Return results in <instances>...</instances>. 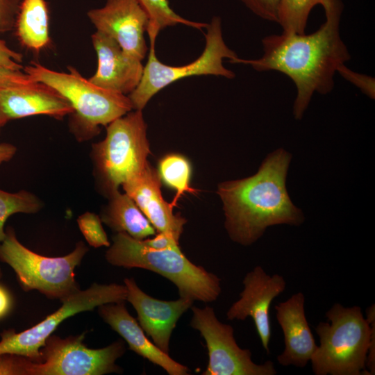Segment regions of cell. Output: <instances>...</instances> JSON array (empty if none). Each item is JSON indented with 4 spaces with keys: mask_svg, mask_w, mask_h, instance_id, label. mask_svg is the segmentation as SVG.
I'll use <instances>...</instances> for the list:
<instances>
[{
    "mask_svg": "<svg viewBox=\"0 0 375 375\" xmlns=\"http://www.w3.org/2000/svg\"><path fill=\"white\" fill-rule=\"evenodd\" d=\"M315 0H279L278 23L283 32L304 34L310 12Z\"/></svg>",
    "mask_w": 375,
    "mask_h": 375,
    "instance_id": "obj_25",
    "label": "cell"
},
{
    "mask_svg": "<svg viewBox=\"0 0 375 375\" xmlns=\"http://www.w3.org/2000/svg\"><path fill=\"white\" fill-rule=\"evenodd\" d=\"M146 12L149 24L148 34L158 35L159 32L167 26L178 24L194 28H206L208 24L192 22L176 13L170 7L168 0H138Z\"/></svg>",
    "mask_w": 375,
    "mask_h": 375,
    "instance_id": "obj_23",
    "label": "cell"
},
{
    "mask_svg": "<svg viewBox=\"0 0 375 375\" xmlns=\"http://www.w3.org/2000/svg\"><path fill=\"white\" fill-rule=\"evenodd\" d=\"M22 0H0V28L2 31L14 28L19 6Z\"/></svg>",
    "mask_w": 375,
    "mask_h": 375,
    "instance_id": "obj_29",
    "label": "cell"
},
{
    "mask_svg": "<svg viewBox=\"0 0 375 375\" xmlns=\"http://www.w3.org/2000/svg\"><path fill=\"white\" fill-rule=\"evenodd\" d=\"M88 250L81 241L67 255L44 256L24 246L9 228L0 243V260L12 268L24 290H38L47 297L62 302L80 290L74 270Z\"/></svg>",
    "mask_w": 375,
    "mask_h": 375,
    "instance_id": "obj_8",
    "label": "cell"
},
{
    "mask_svg": "<svg viewBox=\"0 0 375 375\" xmlns=\"http://www.w3.org/2000/svg\"><path fill=\"white\" fill-rule=\"evenodd\" d=\"M126 294V286L117 283H93L86 290H79L36 325L19 333L12 329L1 333L0 355L13 354L35 360L47 338L65 319L102 304L125 301Z\"/></svg>",
    "mask_w": 375,
    "mask_h": 375,
    "instance_id": "obj_10",
    "label": "cell"
},
{
    "mask_svg": "<svg viewBox=\"0 0 375 375\" xmlns=\"http://www.w3.org/2000/svg\"><path fill=\"white\" fill-rule=\"evenodd\" d=\"M34 82L24 72L0 67V90L27 85Z\"/></svg>",
    "mask_w": 375,
    "mask_h": 375,
    "instance_id": "obj_31",
    "label": "cell"
},
{
    "mask_svg": "<svg viewBox=\"0 0 375 375\" xmlns=\"http://www.w3.org/2000/svg\"><path fill=\"white\" fill-rule=\"evenodd\" d=\"M14 28L20 43L39 53L50 43L49 12L45 0H22Z\"/></svg>",
    "mask_w": 375,
    "mask_h": 375,
    "instance_id": "obj_21",
    "label": "cell"
},
{
    "mask_svg": "<svg viewBox=\"0 0 375 375\" xmlns=\"http://www.w3.org/2000/svg\"><path fill=\"white\" fill-rule=\"evenodd\" d=\"M112 240L105 255L110 265L157 273L176 286L181 297L208 303L220 295V278L192 263L178 245L154 249L125 233H116Z\"/></svg>",
    "mask_w": 375,
    "mask_h": 375,
    "instance_id": "obj_5",
    "label": "cell"
},
{
    "mask_svg": "<svg viewBox=\"0 0 375 375\" xmlns=\"http://www.w3.org/2000/svg\"><path fill=\"white\" fill-rule=\"evenodd\" d=\"M77 224L84 238L90 246L98 248L110 245L99 215L85 212L78 217Z\"/></svg>",
    "mask_w": 375,
    "mask_h": 375,
    "instance_id": "obj_26",
    "label": "cell"
},
{
    "mask_svg": "<svg viewBox=\"0 0 375 375\" xmlns=\"http://www.w3.org/2000/svg\"><path fill=\"white\" fill-rule=\"evenodd\" d=\"M305 301L304 294L299 292L274 307L285 344L276 359L283 367H305L317 347L306 319Z\"/></svg>",
    "mask_w": 375,
    "mask_h": 375,
    "instance_id": "obj_16",
    "label": "cell"
},
{
    "mask_svg": "<svg viewBox=\"0 0 375 375\" xmlns=\"http://www.w3.org/2000/svg\"><path fill=\"white\" fill-rule=\"evenodd\" d=\"M341 0H333L326 22L312 33H282L262 40L263 55L257 59L237 57L234 64L251 65L258 72L277 71L288 76L297 88L293 114L301 119L314 92L329 93L338 67L351 59L340 33Z\"/></svg>",
    "mask_w": 375,
    "mask_h": 375,
    "instance_id": "obj_1",
    "label": "cell"
},
{
    "mask_svg": "<svg viewBox=\"0 0 375 375\" xmlns=\"http://www.w3.org/2000/svg\"><path fill=\"white\" fill-rule=\"evenodd\" d=\"M142 110H135L106 126L105 138L92 144L90 158L97 191L108 198L138 176L150 153Z\"/></svg>",
    "mask_w": 375,
    "mask_h": 375,
    "instance_id": "obj_7",
    "label": "cell"
},
{
    "mask_svg": "<svg viewBox=\"0 0 375 375\" xmlns=\"http://www.w3.org/2000/svg\"><path fill=\"white\" fill-rule=\"evenodd\" d=\"M328 322L315 328L317 345L310 362L315 375H369L366 360L370 339L375 329V306L364 317L358 306L333 304L326 311Z\"/></svg>",
    "mask_w": 375,
    "mask_h": 375,
    "instance_id": "obj_3",
    "label": "cell"
},
{
    "mask_svg": "<svg viewBox=\"0 0 375 375\" xmlns=\"http://www.w3.org/2000/svg\"><path fill=\"white\" fill-rule=\"evenodd\" d=\"M9 120L3 113V110L0 106V133L3 126L8 122Z\"/></svg>",
    "mask_w": 375,
    "mask_h": 375,
    "instance_id": "obj_36",
    "label": "cell"
},
{
    "mask_svg": "<svg viewBox=\"0 0 375 375\" xmlns=\"http://www.w3.org/2000/svg\"><path fill=\"white\" fill-rule=\"evenodd\" d=\"M124 282L127 290L126 301L136 310L140 326L156 346L169 353L173 330L194 301L181 297L174 301L157 299L143 292L133 278H126Z\"/></svg>",
    "mask_w": 375,
    "mask_h": 375,
    "instance_id": "obj_14",
    "label": "cell"
},
{
    "mask_svg": "<svg viewBox=\"0 0 375 375\" xmlns=\"http://www.w3.org/2000/svg\"><path fill=\"white\" fill-rule=\"evenodd\" d=\"M143 241L147 246L159 249L178 245V241L166 233H158L154 238L151 239L146 238Z\"/></svg>",
    "mask_w": 375,
    "mask_h": 375,
    "instance_id": "obj_32",
    "label": "cell"
},
{
    "mask_svg": "<svg viewBox=\"0 0 375 375\" xmlns=\"http://www.w3.org/2000/svg\"><path fill=\"white\" fill-rule=\"evenodd\" d=\"M87 16L97 31L115 40L125 53L141 61L144 58L149 19L138 0H106Z\"/></svg>",
    "mask_w": 375,
    "mask_h": 375,
    "instance_id": "obj_12",
    "label": "cell"
},
{
    "mask_svg": "<svg viewBox=\"0 0 375 375\" xmlns=\"http://www.w3.org/2000/svg\"><path fill=\"white\" fill-rule=\"evenodd\" d=\"M1 276H2V274H1V269H0V278L1 277Z\"/></svg>",
    "mask_w": 375,
    "mask_h": 375,
    "instance_id": "obj_37",
    "label": "cell"
},
{
    "mask_svg": "<svg viewBox=\"0 0 375 375\" xmlns=\"http://www.w3.org/2000/svg\"><path fill=\"white\" fill-rule=\"evenodd\" d=\"M315 2L317 5H322L324 7L326 12L331 9L333 0H315Z\"/></svg>",
    "mask_w": 375,
    "mask_h": 375,
    "instance_id": "obj_35",
    "label": "cell"
},
{
    "mask_svg": "<svg viewBox=\"0 0 375 375\" xmlns=\"http://www.w3.org/2000/svg\"><path fill=\"white\" fill-rule=\"evenodd\" d=\"M158 172L160 180L176 192L172 202L174 206L184 192L194 193V189L190 186V164L183 156L177 153L165 156L159 162Z\"/></svg>",
    "mask_w": 375,
    "mask_h": 375,
    "instance_id": "obj_22",
    "label": "cell"
},
{
    "mask_svg": "<svg viewBox=\"0 0 375 375\" xmlns=\"http://www.w3.org/2000/svg\"><path fill=\"white\" fill-rule=\"evenodd\" d=\"M122 186L158 233H168L178 241L187 221L174 214V206L164 200L158 172L149 162L141 173Z\"/></svg>",
    "mask_w": 375,
    "mask_h": 375,
    "instance_id": "obj_17",
    "label": "cell"
},
{
    "mask_svg": "<svg viewBox=\"0 0 375 375\" xmlns=\"http://www.w3.org/2000/svg\"><path fill=\"white\" fill-rule=\"evenodd\" d=\"M22 60V55L10 49L0 38V67L11 70L22 71L24 69Z\"/></svg>",
    "mask_w": 375,
    "mask_h": 375,
    "instance_id": "obj_30",
    "label": "cell"
},
{
    "mask_svg": "<svg viewBox=\"0 0 375 375\" xmlns=\"http://www.w3.org/2000/svg\"><path fill=\"white\" fill-rule=\"evenodd\" d=\"M12 306V299L8 291L0 285V319L6 315Z\"/></svg>",
    "mask_w": 375,
    "mask_h": 375,
    "instance_id": "obj_33",
    "label": "cell"
},
{
    "mask_svg": "<svg viewBox=\"0 0 375 375\" xmlns=\"http://www.w3.org/2000/svg\"><path fill=\"white\" fill-rule=\"evenodd\" d=\"M23 70L33 81L53 88L69 102L73 112L69 115V128L78 142L94 138L101 126L133 110L127 95L98 87L72 66L62 72L31 62Z\"/></svg>",
    "mask_w": 375,
    "mask_h": 375,
    "instance_id": "obj_4",
    "label": "cell"
},
{
    "mask_svg": "<svg viewBox=\"0 0 375 375\" xmlns=\"http://www.w3.org/2000/svg\"><path fill=\"white\" fill-rule=\"evenodd\" d=\"M0 106L8 120L35 115L62 119L73 112L69 102L53 88L42 83L0 90Z\"/></svg>",
    "mask_w": 375,
    "mask_h": 375,
    "instance_id": "obj_18",
    "label": "cell"
},
{
    "mask_svg": "<svg viewBox=\"0 0 375 375\" xmlns=\"http://www.w3.org/2000/svg\"><path fill=\"white\" fill-rule=\"evenodd\" d=\"M191 326L203 338L208 363L203 375H275L274 363L267 360L257 364L249 349H242L234 338L233 328L221 322L212 308L191 307Z\"/></svg>",
    "mask_w": 375,
    "mask_h": 375,
    "instance_id": "obj_11",
    "label": "cell"
},
{
    "mask_svg": "<svg viewBox=\"0 0 375 375\" xmlns=\"http://www.w3.org/2000/svg\"><path fill=\"white\" fill-rule=\"evenodd\" d=\"M244 288L240 299L226 312L229 320H253L261 344L269 353L271 324L269 307L273 300L286 288V281L280 274H268L261 266H256L247 273L242 281Z\"/></svg>",
    "mask_w": 375,
    "mask_h": 375,
    "instance_id": "obj_13",
    "label": "cell"
},
{
    "mask_svg": "<svg viewBox=\"0 0 375 375\" xmlns=\"http://www.w3.org/2000/svg\"><path fill=\"white\" fill-rule=\"evenodd\" d=\"M260 18L278 23L279 0H240Z\"/></svg>",
    "mask_w": 375,
    "mask_h": 375,
    "instance_id": "obj_28",
    "label": "cell"
},
{
    "mask_svg": "<svg viewBox=\"0 0 375 375\" xmlns=\"http://www.w3.org/2000/svg\"><path fill=\"white\" fill-rule=\"evenodd\" d=\"M91 39L97 67L89 81L99 88L128 96L141 80L142 61L125 53L115 40L99 31H96Z\"/></svg>",
    "mask_w": 375,
    "mask_h": 375,
    "instance_id": "obj_15",
    "label": "cell"
},
{
    "mask_svg": "<svg viewBox=\"0 0 375 375\" xmlns=\"http://www.w3.org/2000/svg\"><path fill=\"white\" fill-rule=\"evenodd\" d=\"M108 203L101 212V219L115 233H125L142 240L156 235V229L126 194L119 190L108 197Z\"/></svg>",
    "mask_w": 375,
    "mask_h": 375,
    "instance_id": "obj_20",
    "label": "cell"
},
{
    "mask_svg": "<svg viewBox=\"0 0 375 375\" xmlns=\"http://www.w3.org/2000/svg\"><path fill=\"white\" fill-rule=\"evenodd\" d=\"M291 158L284 149H277L267 156L256 174L219 184L225 228L233 241L249 246L269 226L303 222V214L292 203L285 185Z\"/></svg>",
    "mask_w": 375,
    "mask_h": 375,
    "instance_id": "obj_2",
    "label": "cell"
},
{
    "mask_svg": "<svg viewBox=\"0 0 375 375\" xmlns=\"http://www.w3.org/2000/svg\"><path fill=\"white\" fill-rule=\"evenodd\" d=\"M43 207L42 200L27 190L10 193L0 190V243L6 237L4 224L7 219L15 213L33 214Z\"/></svg>",
    "mask_w": 375,
    "mask_h": 375,
    "instance_id": "obj_24",
    "label": "cell"
},
{
    "mask_svg": "<svg viewBox=\"0 0 375 375\" xmlns=\"http://www.w3.org/2000/svg\"><path fill=\"white\" fill-rule=\"evenodd\" d=\"M337 72H338L344 78L358 88L361 92L369 97L374 99V78L353 72L349 69L344 64H342L338 67Z\"/></svg>",
    "mask_w": 375,
    "mask_h": 375,
    "instance_id": "obj_27",
    "label": "cell"
},
{
    "mask_svg": "<svg viewBox=\"0 0 375 375\" xmlns=\"http://www.w3.org/2000/svg\"><path fill=\"white\" fill-rule=\"evenodd\" d=\"M103 321L126 342L131 350L161 367L169 375H188L189 369L161 351L146 336L137 320L127 310L124 301L98 306Z\"/></svg>",
    "mask_w": 375,
    "mask_h": 375,
    "instance_id": "obj_19",
    "label": "cell"
},
{
    "mask_svg": "<svg viewBox=\"0 0 375 375\" xmlns=\"http://www.w3.org/2000/svg\"><path fill=\"white\" fill-rule=\"evenodd\" d=\"M206 45L201 55L195 60L181 66H170L156 57L155 35H149L150 47L148 60L144 66L141 80L137 88L128 95L133 110H142L148 101L169 84L192 76L214 75L233 78L235 74L223 65V60L238 56L224 42L221 19L214 17L206 26Z\"/></svg>",
    "mask_w": 375,
    "mask_h": 375,
    "instance_id": "obj_9",
    "label": "cell"
},
{
    "mask_svg": "<svg viewBox=\"0 0 375 375\" xmlns=\"http://www.w3.org/2000/svg\"><path fill=\"white\" fill-rule=\"evenodd\" d=\"M17 148L10 143H0V165L9 161L15 154Z\"/></svg>",
    "mask_w": 375,
    "mask_h": 375,
    "instance_id": "obj_34",
    "label": "cell"
},
{
    "mask_svg": "<svg viewBox=\"0 0 375 375\" xmlns=\"http://www.w3.org/2000/svg\"><path fill=\"white\" fill-rule=\"evenodd\" d=\"M85 334L61 338L49 336L35 360L3 354L0 356V375H103L121 373L115 362L125 352L122 340L101 349H90L84 343Z\"/></svg>",
    "mask_w": 375,
    "mask_h": 375,
    "instance_id": "obj_6",
    "label": "cell"
}]
</instances>
